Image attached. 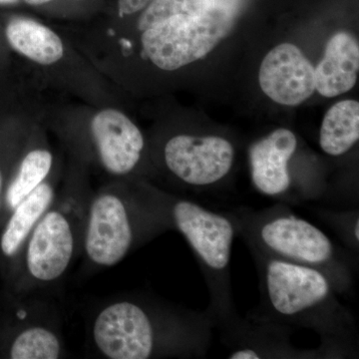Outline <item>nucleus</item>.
I'll return each mask as SVG.
<instances>
[{"label": "nucleus", "mask_w": 359, "mask_h": 359, "mask_svg": "<svg viewBox=\"0 0 359 359\" xmlns=\"http://www.w3.org/2000/svg\"><path fill=\"white\" fill-rule=\"evenodd\" d=\"M320 216L327 223L334 226L339 237L351 250H358L359 218L358 211H323Z\"/></svg>", "instance_id": "obj_18"}, {"label": "nucleus", "mask_w": 359, "mask_h": 359, "mask_svg": "<svg viewBox=\"0 0 359 359\" xmlns=\"http://www.w3.org/2000/svg\"><path fill=\"white\" fill-rule=\"evenodd\" d=\"M6 36L16 51L39 65H52L62 57L63 44L58 35L36 21L13 20L7 26Z\"/></svg>", "instance_id": "obj_15"}, {"label": "nucleus", "mask_w": 359, "mask_h": 359, "mask_svg": "<svg viewBox=\"0 0 359 359\" xmlns=\"http://www.w3.org/2000/svg\"><path fill=\"white\" fill-rule=\"evenodd\" d=\"M215 327L210 314L144 297H122L92 316L88 341L107 359L204 358Z\"/></svg>", "instance_id": "obj_1"}, {"label": "nucleus", "mask_w": 359, "mask_h": 359, "mask_svg": "<svg viewBox=\"0 0 359 359\" xmlns=\"http://www.w3.org/2000/svg\"><path fill=\"white\" fill-rule=\"evenodd\" d=\"M165 166L175 178L193 188H212L231 173L236 148L218 135L180 134L163 148Z\"/></svg>", "instance_id": "obj_8"}, {"label": "nucleus", "mask_w": 359, "mask_h": 359, "mask_svg": "<svg viewBox=\"0 0 359 359\" xmlns=\"http://www.w3.org/2000/svg\"><path fill=\"white\" fill-rule=\"evenodd\" d=\"M222 340L231 353L230 359L318 358H325V351L299 349L290 344L289 325L271 321L238 316L228 325L219 327Z\"/></svg>", "instance_id": "obj_9"}, {"label": "nucleus", "mask_w": 359, "mask_h": 359, "mask_svg": "<svg viewBox=\"0 0 359 359\" xmlns=\"http://www.w3.org/2000/svg\"><path fill=\"white\" fill-rule=\"evenodd\" d=\"M150 0H119L120 15H128L141 11Z\"/></svg>", "instance_id": "obj_20"}, {"label": "nucleus", "mask_w": 359, "mask_h": 359, "mask_svg": "<svg viewBox=\"0 0 359 359\" xmlns=\"http://www.w3.org/2000/svg\"><path fill=\"white\" fill-rule=\"evenodd\" d=\"M90 135L99 163L108 174L128 176L140 165L145 139L140 129L120 111L106 109L94 116Z\"/></svg>", "instance_id": "obj_10"}, {"label": "nucleus", "mask_w": 359, "mask_h": 359, "mask_svg": "<svg viewBox=\"0 0 359 359\" xmlns=\"http://www.w3.org/2000/svg\"><path fill=\"white\" fill-rule=\"evenodd\" d=\"M359 140V103L342 100L327 110L321 123L320 145L332 157L346 155Z\"/></svg>", "instance_id": "obj_16"}, {"label": "nucleus", "mask_w": 359, "mask_h": 359, "mask_svg": "<svg viewBox=\"0 0 359 359\" xmlns=\"http://www.w3.org/2000/svg\"><path fill=\"white\" fill-rule=\"evenodd\" d=\"M170 219L186 238L197 257L208 289L210 306L207 313L218 327L238 316L231 285V255L237 229L228 212L205 209L193 201L164 193Z\"/></svg>", "instance_id": "obj_6"}, {"label": "nucleus", "mask_w": 359, "mask_h": 359, "mask_svg": "<svg viewBox=\"0 0 359 359\" xmlns=\"http://www.w3.org/2000/svg\"><path fill=\"white\" fill-rule=\"evenodd\" d=\"M58 189L50 175L9 212L0 233V254L16 269L23 248L39 219L50 207Z\"/></svg>", "instance_id": "obj_14"}, {"label": "nucleus", "mask_w": 359, "mask_h": 359, "mask_svg": "<svg viewBox=\"0 0 359 359\" xmlns=\"http://www.w3.org/2000/svg\"><path fill=\"white\" fill-rule=\"evenodd\" d=\"M90 198L84 186L58 190L21 252L15 269L16 292H47L61 283L81 256Z\"/></svg>", "instance_id": "obj_5"}, {"label": "nucleus", "mask_w": 359, "mask_h": 359, "mask_svg": "<svg viewBox=\"0 0 359 359\" xmlns=\"http://www.w3.org/2000/svg\"><path fill=\"white\" fill-rule=\"evenodd\" d=\"M359 71V45L344 32L334 34L325 47V56L314 69L316 90L325 98L342 95L353 88Z\"/></svg>", "instance_id": "obj_13"}, {"label": "nucleus", "mask_w": 359, "mask_h": 359, "mask_svg": "<svg viewBox=\"0 0 359 359\" xmlns=\"http://www.w3.org/2000/svg\"><path fill=\"white\" fill-rule=\"evenodd\" d=\"M16 1H18V0H0V4H11Z\"/></svg>", "instance_id": "obj_23"}, {"label": "nucleus", "mask_w": 359, "mask_h": 359, "mask_svg": "<svg viewBox=\"0 0 359 359\" xmlns=\"http://www.w3.org/2000/svg\"><path fill=\"white\" fill-rule=\"evenodd\" d=\"M259 86L276 103L297 106L316 91L314 67L301 49L282 43L266 54L259 72Z\"/></svg>", "instance_id": "obj_12"}, {"label": "nucleus", "mask_w": 359, "mask_h": 359, "mask_svg": "<svg viewBox=\"0 0 359 359\" xmlns=\"http://www.w3.org/2000/svg\"><path fill=\"white\" fill-rule=\"evenodd\" d=\"M2 189H4V178H2L1 170H0V210H1L2 205Z\"/></svg>", "instance_id": "obj_22"}, {"label": "nucleus", "mask_w": 359, "mask_h": 359, "mask_svg": "<svg viewBox=\"0 0 359 359\" xmlns=\"http://www.w3.org/2000/svg\"><path fill=\"white\" fill-rule=\"evenodd\" d=\"M138 188L113 187L91 195L80 256L84 268H112L142 245L174 230L164 193Z\"/></svg>", "instance_id": "obj_3"}, {"label": "nucleus", "mask_w": 359, "mask_h": 359, "mask_svg": "<svg viewBox=\"0 0 359 359\" xmlns=\"http://www.w3.org/2000/svg\"><path fill=\"white\" fill-rule=\"evenodd\" d=\"M185 13L182 0H154L142 14L139 29L142 32L159 25L176 14Z\"/></svg>", "instance_id": "obj_19"}, {"label": "nucleus", "mask_w": 359, "mask_h": 359, "mask_svg": "<svg viewBox=\"0 0 359 359\" xmlns=\"http://www.w3.org/2000/svg\"><path fill=\"white\" fill-rule=\"evenodd\" d=\"M261 278L259 313L254 320L309 328L320 335L328 358L358 353V334L353 314L340 302L325 273L252 252Z\"/></svg>", "instance_id": "obj_2"}, {"label": "nucleus", "mask_w": 359, "mask_h": 359, "mask_svg": "<svg viewBox=\"0 0 359 359\" xmlns=\"http://www.w3.org/2000/svg\"><path fill=\"white\" fill-rule=\"evenodd\" d=\"M231 23L228 7L179 13L143 32L142 44L157 67L174 71L207 56L228 35Z\"/></svg>", "instance_id": "obj_7"}, {"label": "nucleus", "mask_w": 359, "mask_h": 359, "mask_svg": "<svg viewBox=\"0 0 359 359\" xmlns=\"http://www.w3.org/2000/svg\"><path fill=\"white\" fill-rule=\"evenodd\" d=\"M226 212L252 252L318 269L330 278L339 294L351 290L354 280L351 261L327 233L287 205Z\"/></svg>", "instance_id": "obj_4"}, {"label": "nucleus", "mask_w": 359, "mask_h": 359, "mask_svg": "<svg viewBox=\"0 0 359 359\" xmlns=\"http://www.w3.org/2000/svg\"><path fill=\"white\" fill-rule=\"evenodd\" d=\"M299 139L292 130L278 128L249 148L250 179L257 192L275 199L294 200L292 158Z\"/></svg>", "instance_id": "obj_11"}, {"label": "nucleus", "mask_w": 359, "mask_h": 359, "mask_svg": "<svg viewBox=\"0 0 359 359\" xmlns=\"http://www.w3.org/2000/svg\"><path fill=\"white\" fill-rule=\"evenodd\" d=\"M26 4H32V6H39V4H46V2L52 1V0H25Z\"/></svg>", "instance_id": "obj_21"}, {"label": "nucleus", "mask_w": 359, "mask_h": 359, "mask_svg": "<svg viewBox=\"0 0 359 359\" xmlns=\"http://www.w3.org/2000/svg\"><path fill=\"white\" fill-rule=\"evenodd\" d=\"M52 168L53 155L48 149L33 148L23 156L2 197L7 215L48 178Z\"/></svg>", "instance_id": "obj_17"}]
</instances>
